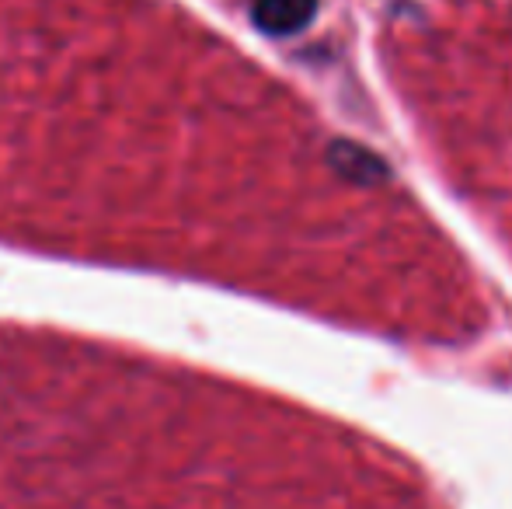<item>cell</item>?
<instances>
[{"instance_id":"obj_1","label":"cell","mask_w":512,"mask_h":509,"mask_svg":"<svg viewBox=\"0 0 512 509\" xmlns=\"http://www.w3.org/2000/svg\"><path fill=\"white\" fill-rule=\"evenodd\" d=\"M255 21L265 32H293L314 14V0H255Z\"/></svg>"}]
</instances>
